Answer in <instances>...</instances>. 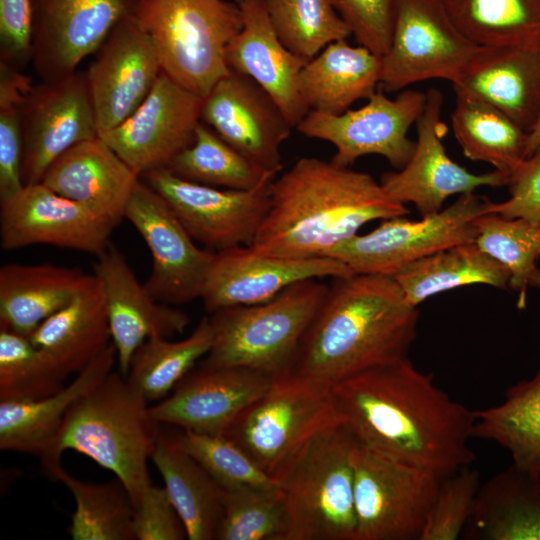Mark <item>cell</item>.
Masks as SVG:
<instances>
[{
    "label": "cell",
    "mask_w": 540,
    "mask_h": 540,
    "mask_svg": "<svg viewBox=\"0 0 540 540\" xmlns=\"http://www.w3.org/2000/svg\"><path fill=\"white\" fill-rule=\"evenodd\" d=\"M117 363L111 343L60 391L34 401H0V450L44 457L71 407L98 385Z\"/></svg>",
    "instance_id": "28"
},
{
    "label": "cell",
    "mask_w": 540,
    "mask_h": 540,
    "mask_svg": "<svg viewBox=\"0 0 540 540\" xmlns=\"http://www.w3.org/2000/svg\"><path fill=\"white\" fill-rule=\"evenodd\" d=\"M491 202L474 192L461 194L448 207L420 220L403 216L382 220L372 231L337 244L325 256L343 262L356 274L394 276L418 259L475 241L474 221L489 213Z\"/></svg>",
    "instance_id": "9"
},
{
    "label": "cell",
    "mask_w": 540,
    "mask_h": 540,
    "mask_svg": "<svg viewBox=\"0 0 540 540\" xmlns=\"http://www.w3.org/2000/svg\"><path fill=\"white\" fill-rule=\"evenodd\" d=\"M166 168L191 182L238 190L255 188L278 175L254 164L202 121L193 143Z\"/></svg>",
    "instance_id": "40"
},
{
    "label": "cell",
    "mask_w": 540,
    "mask_h": 540,
    "mask_svg": "<svg viewBox=\"0 0 540 540\" xmlns=\"http://www.w3.org/2000/svg\"><path fill=\"white\" fill-rule=\"evenodd\" d=\"M351 274L346 264L331 257L284 258L238 246L214 253L200 299L212 314L269 301L300 281Z\"/></svg>",
    "instance_id": "20"
},
{
    "label": "cell",
    "mask_w": 540,
    "mask_h": 540,
    "mask_svg": "<svg viewBox=\"0 0 540 540\" xmlns=\"http://www.w3.org/2000/svg\"><path fill=\"white\" fill-rule=\"evenodd\" d=\"M357 439L340 420L318 433L278 479L288 540H355L352 452Z\"/></svg>",
    "instance_id": "7"
},
{
    "label": "cell",
    "mask_w": 540,
    "mask_h": 540,
    "mask_svg": "<svg viewBox=\"0 0 540 540\" xmlns=\"http://www.w3.org/2000/svg\"><path fill=\"white\" fill-rule=\"evenodd\" d=\"M367 103L341 114L309 111L296 129L303 135L331 143L336 164L350 166L366 155L384 157L395 169L405 166L413 154L415 141L408 131L416 124L426 93L404 90L396 98L376 91Z\"/></svg>",
    "instance_id": "13"
},
{
    "label": "cell",
    "mask_w": 540,
    "mask_h": 540,
    "mask_svg": "<svg viewBox=\"0 0 540 540\" xmlns=\"http://www.w3.org/2000/svg\"><path fill=\"white\" fill-rule=\"evenodd\" d=\"M133 530L135 540H183L187 538L165 487L151 485L135 505Z\"/></svg>",
    "instance_id": "49"
},
{
    "label": "cell",
    "mask_w": 540,
    "mask_h": 540,
    "mask_svg": "<svg viewBox=\"0 0 540 540\" xmlns=\"http://www.w3.org/2000/svg\"><path fill=\"white\" fill-rule=\"evenodd\" d=\"M352 465L355 540H419L441 477L358 441Z\"/></svg>",
    "instance_id": "10"
},
{
    "label": "cell",
    "mask_w": 540,
    "mask_h": 540,
    "mask_svg": "<svg viewBox=\"0 0 540 540\" xmlns=\"http://www.w3.org/2000/svg\"><path fill=\"white\" fill-rule=\"evenodd\" d=\"M272 26L292 53L311 60L351 31L330 0H265Z\"/></svg>",
    "instance_id": "43"
},
{
    "label": "cell",
    "mask_w": 540,
    "mask_h": 540,
    "mask_svg": "<svg viewBox=\"0 0 540 540\" xmlns=\"http://www.w3.org/2000/svg\"><path fill=\"white\" fill-rule=\"evenodd\" d=\"M235 2L243 25L227 46V66L259 84L296 128L310 111L300 92V75L308 60L292 53L280 41L265 0Z\"/></svg>",
    "instance_id": "25"
},
{
    "label": "cell",
    "mask_w": 540,
    "mask_h": 540,
    "mask_svg": "<svg viewBox=\"0 0 540 540\" xmlns=\"http://www.w3.org/2000/svg\"><path fill=\"white\" fill-rule=\"evenodd\" d=\"M477 46L540 47V0H442Z\"/></svg>",
    "instance_id": "37"
},
{
    "label": "cell",
    "mask_w": 540,
    "mask_h": 540,
    "mask_svg": "<svg viewBox=\"0 0 540 540\" xmlns=\"http://www.w3.org/2000/svg\"><path fill=\"white\" fill-rule=\"evenodd\" d=\"M289 528L280 487L224 490L216 540H288Z\"/></svg>",
    "instance_id": "44"
},
{
    "label": "cell",
    "mask_w": 540,
    "mask_h": 540,
    "mask_svg": "<svg viewBox=\"0 0 540 540\" xmlns=\"http://www.w3.org/2000/svg\"><path fill=\"white\" fill-rule=\"evenodd\" d=\"M93 269L104 295L117 365L126 376L134 352L144 341L182 334L190 318L178 307L154 299L111 242L96 256Z\"/></svg>",
    "instance_id": "24"
},
{
    "label": "cell",
    "mask_w": 540,
    "mask_h": 540,
    "mask_svg": "<svg viewBox=\"0 0 540 540\" xmlns=\"http://www.w3.org/2000/svg\"><path fill=\"white\" fill-rule=\"evenodd\" d=\"M68 374L28 337L0 328V401H34L64 388Z\"/></svg>",
    "instance_id": "42"
},
{
    "label": "cell",
    "mask_w": 540,
    "mask_h": 540,
    "mask_svg": "<svg viewBox=\"0 0 540 540\" xmlns=\"http://www.w3.org/2000/svg\"><path fill=\"white\" fill-rule=\"evenodd\" d=\"M115 227L43 183L25 185L0 202V245L4 250L44 244L97 256L110 243Z\"/></svg>",
    "instance_id": "21"
},
{
    "label": "cell",
    "mask_w": 540,
    "mask_h": 540,
    "mask_svg": "<svg viewBox=\"0 0 540 540\" xmlns=\"http://www.w3.org/2000/svg\"><path fill=\"white\" fill-rule=\"evenodd\" d=\"M327 290L318 279H308L269 301L209 314L212 345L198 366L242 367L272 377L288 373Z\"/></svg>",
    "instance_id": "6"
},
{
    "label": "cell",
    "mask_w": 540,
    "mask_h": 540,
    "mask_svg": "<svg viewBox=\"0 0 540 540\" xmlns=\"http://www.w3.org/2000/svg\"><path fill=\"white\" fill-rule=\"evenodd\" d=\"M212 338L209 316L184 339L149 338L134 352L125 377L149 403L158 402L207 355Z\"/></svg>",
    "instance_id": "38"
},
{
    "label": "cell",
    "mask_w": 540,
    "mask_h": 540,
    "mask_svg": "<svg viewBox=\"0 0 540 540\" xmlns=\"http://www.w3.org/2000/svg\"><path fill=\"white\" fill-rule=\"evenodd\" d=\"M509 198L491 202L489 212L540 224V146L509 175Z\"/></svg>",
    "instance_id": "50"
},
{
    "label": "cell",
    "mask_w": 540,
    "mask_h": 540,
    "mask_svg": "<svg viewBox=\"0 0 540 540\" xmlns=\"http://www.w3.org/2000/svg\"><path fill=\"white\" fill-rule=\"evenodd\" d=\"M451 122L465 157L472 161L511 173L526 158L528 133L483 101L456 96Z\"/></svg>",
    "instance_id": "36"
},
{
    "label": "cell",
    "mask_w": 540,
    "mask_h": 540,
    "mask_svg": "<svg viewBox=\"0 0 540 540\" xmlns=\"http://www.w3.org/2000/svg\"><path fill=\"white\" fill-rule=\"evenodd\" d=\"M469 539L540 540V478L511 465L480 486Z\"/></svg>",
    "instance_id": "32"
},
{
    "label": "cell",
    "mask_w": 540,
    "mask_h": 540,
    "mask_svg": "<svg viewBox=\"0 0 540 540\" xmlns=\"http://www.w3.org/2000/svg\"><path fill=\"white\" fill-rule=\"evenodd\" d=\"M95 53L85 75L100 137L142 104L162 69L152 41L128 12Z\"/></svg>",
    "instance_id": "18"
},
{
    "label": "cell",
    "mask_w": 540,
    "mask_h": 540,
    "mask_svg": "<svg viewBox=\"0 0 540 540\" xmlns=\"http://www.w3.org/2000/svg\"><path fill=\"white\" fill-rule=\"evenodd\" d=\"M128 13L148 35L162 72L204 97L228 72L226 49L243 25L236 2L129 0Z\"/></svg>",
    "instance_id": "5"
},
{
    "label": "cell",
    "mask_w": 540,
    "mask_h": 540,
    "mask_svg": "<svg viewBox=\"0 0 540 540\" xmlns=\"http://www.w3.org/2000/svg\"><path fill=\"white\" fill-rule=\"evenodd\" d=\"M540 146V117L532 128L528 131L526 158L529 157Z\"/></svg>",
    "instance_id": "52"
},
{
    "label": "cell",
    "mask_w": 540,
    "mask_h": 540,
    "mask_svg": "<svg viewBox=\"0 0 540 540\" xmlns=\"http://www.w3.org/2000/svg\"><path fill=\"white\" fill-rule=\"evenodd\" d=\"M90 274L53 264L8 263L0 268V328L30 338L66 306Z\"/></svg>",
    "instance_id": "29"
},
{
    "label": "cell",
    "mask_w": 540,
    "mask_h": 540,
    "mask_svg": "<svg viewBox=\"0 0 540 540\" xmlns=\"http://www.w3.org/2000/svg\"><path fill=\"white\" fill-rule=\"evenodd\" d=\"M124 218L141 235L152 256V269L143 283L149 294L173 306L200 298L215 252L198 247L168 203L141 179Z\"/></svg>",
    "instance_id": "14"
},
{
    "label": "cell",
    "mask_w": 540,
    "mask_h": 540,
    "mask_svg": "<svg viewBox=\"0 0 540 540\" xmlns=\"http://www.w3.org/2000/svg\"><path fill=\"white\" fill-rule=\"evenodd\" d=\"M338 421L331 388L286 373L276 377L223 435L278 482L304 447Z\"/></svg>",
    "instance_id": "8"
},
{
    "label": "cell",
    "mask_w": 540,
    "mask_h": 540,
    "mask_svg": "<svg viewBox=\"0 0 540 540\" xmlns=\"http://www.w3.org/2000/svg\"><path fill=\"white\" fill-rule=\"evenodd\" d=\"M339 420L357 441L443 478L472 465L474 411L454 400L409 358L331 387Z\"/></svg>",
    "instance_id": "1"
},
{
    "label": "cell",
    "mask_w": 540,
    "mask_h": 540,
    "mask_svg": "<svg viewBox=\"0 0 540 540\" xmlns=\"http://www.w3.org/2000/svg\"><path fill=\"white\" fill-rule=\"evenodd\" d=\"M477 48L455 26L442 0H397L380 85L395 92L429 79L452 83Z\"/></svg>",
    "instance_id": "12"
},
{
    "label": "cell",
    "mask_w": 540,
    "mask_h": 540,
    "mask_svg": "<svg viewBox=\"0 0 540 540\" xmlns=\"http://www.w3.org/2000/svg\"><path fill=\"white\" fill-rule=\"evenodd\" d=\"M443 94L436 88L426 92L425 107L416 122L417 140L412 156L401 169L382 174L380 183L395 201L415 205L421 216L443 209L455 194L474 192L483 186L507 185L510 173L494 170L475 174L453 161L443 138L447 127L441 119Z\"/></svg>",
    "instance_id": "16"
},
{
    "label": "cell",
    "mask_w": 540,
    "mask_h": 540,
    "mask_svg": "<svg viewBox=\"0 0 540 540\" xmlns=\"http://www.w3.org/2000/svg\"><path fill=\"white\" fill-rule=\"evenodd\" d=\"M201 121L257 166L281 171L280 148L293 127L250 77L229 70L203 97Z\"/></svg>",
    "instance_id": "19"
},
{
    "label": "cell",
    "mask_w": 540,
    "mask_h": 540,
    "mask_svg": "<svg viewBox=\"0 0 540 540\" xmlns=\"http://www.w3.org/2000/svg\"><path fill=\"white\" fill-rule=\"evenodd\" d=\"M408 213L371 175L303 157L274 179L269 211L250 246L277 257H326L365 224Z\"/></svg>",
    "instance_id": "3"
},
{
    "label": "cell",
    "mask_w": 540,
    "mask_h": 540,
    "mask_svg": "<svg viewBox=\"0 0 540 540\" xmlns=\"http://www.w3.org/2000/svg\"><path fill=\"white\" fill-rule=\"evenodd\" d=\"M140 179L168 203L193 240L213 252L252 245L269 211L274 181L247 190L219 188L182 179L167 168Z\"/></svg>",
    "instance_id": "11"
},
{
    "label": "cell",
    "mask_w": 540,
    "mask_h": 540,
    "mask_svg": "<svg viewBox=\"0 0 540 540\" xmlns=\"http://www.w3.org/2000/svg\"><path fill=\"white\" fill-rule=\"evenodd\" d=\"M202 100L161 72L142 104L100 138L140 177L166 168L193 143Z\"/></svg>",
    "instance_id": "17"
},
{
    "label": "cell",
    "mask_w": 540,
    "mask_h": 540,
    "mask_svg": "<svg viewBox=\"0 0 540 540\" xmlns=\"http://www.w3.org/2000/svg\"><path fill=\"white\" fill-rule=\"evenodd\" d=\"M381 73L380 55L339 40L307 62L300 75V92L310 111L341 114L376 92Z\"/></svg>",
    "instance_id": "30"
},
{
    "label": "cell",
    "mask_w": 540,
    "mask_h": 540,
    "mask_svg": "<svg viewBox=\"0 0 540 540\" xmlns=\"http://www.w3.org/2000/svg\"><path fill=\"white\" fill-rule=\"evenodd\" d=\"M22 180L41 183L71 147L99 137L85 72L32 85L21 105Z\"/></svg>",
    "instance_id": "15"
},
{
    "label": "cell",
    "mask_w": 540,
    "mask_h": 540,
    "mask_svg": "<svg viewBox=\"0 0 540 540\" xmlns=\"http://www.w3.org/2000/svg\"><path fill=\"white\" fill-rule=\"evenodd\" d=\"M32 85L19 67L0 61V202L25 186L21 105Z\"/></svg>",
    "instance_id": "46"
},
{
    "label": "cell",
    "mask_w": 540,
    "mask_h": 540,
    "mask_svg": "<svg viewBox=\"0 0 540 540\" xmlns=\"http://www.w3.org/2000/svg\"><path fill=\"white\" fill-rule=\"evenodd\" d=\"M30 340L49 353L68 374L79 373L112 343L104 295L92 274L62 309L50 316Z\"/></svg>",
    "instance_id": "31"
},
{
    "label": "cell",
    "mask_w": 540,
    "mask_h": 540,
    "mask_svg": "<svg viewBox=\"0 0 540 540\" xmlns=\"http://www.w3.org/2000/svg\"><path fill=\"white\" fill-rule=\"evenodd\" d=\"M151 461L181 518L189 540H216L224 489L161 432Z\"/></svg>",
    "instance_id": "33"
},
{
    "label": "cell",
    "mask_w": 540,
    "mask_h": 540,
    "mask_svg": "<svg viewBox=\"0 0 540 540\" xmlns=\"http://www.w3.org/2000/svg\"><path fill=\"white\" fill-rule=\"evenodd\" d=\"M474 415L473 438L497 443L513 466L540 478V369L507 389L500 404Z\"/></svg>",
    "instance_id": "34"
},
{
    "label": "cell",
    "mask_w": 540,
    "mask_h": 540,
    "mask_svg": "<svg viewBox=\"0 0 540 540\" xmlns=\"http://www.w3.org/2000/svg\"><path fill=\"white\" fill-rule=\"evenodd\" d=\"M148 404L120 371H111L69 410L41 458L45 473L61 466L64 451L73 450L114 473L135 506L152 485L148 462L161 434Z\"/></svg>",
    "instance_id": "4"
},
{
    "label": "cell",
    "mask_w": 540,
    "mask_h": 540,
    "mask_svg": "<svg viewBox=\"0 0 540 540\" xmlns=\"http://www.w3.org/2000/svg\"><path fill=\"white\" fill-rule=\"evenodd\" d=\"M480 486V472L471 465L441 478L419 540L458 539L472 515Z\"/></svg>",
    "instance_id": "47"
},
{
    "label": "cell",
    "mask_w": 540,
    "mask_h": 540,
    "mask_svg": "<svg viewBox=\"0 0 540 540\" xmlns=\"http://www.w3.org/2000/svg\"><path fill=\"white\" fill-rule=\"evenodd\" d=\"M474 224L475 242L507 268L508 287L517 293V307L523 309L527 291L540 288V224L492 212L479 216Z\"/></svg>",
    "instance_id": "41"
},
{
    "label": "cell",
    "mask_w": 540,
    "mask_h": 540,
    "mask_svg": "<svg viewBox=\"0 0 540 540\" xmlns=\"http://www.w3.org/2000/svg\"><path fill=\"white\" fill-rule=\"evenodd\" d=\"M165 436L200 464L226 491L279 487L275 479L264 473L236 443L224 435L182 429Z\"/></svg>",
    "instance_id": "45"
},
{
    "label": "cell",
    "mask_w": 540,
    "mask_h": 540,
    "mask_svg": "<svg viewBox=\"0 0 540 540\" xmlns=\"http://www.w3.org/2000/svg\"><path fill=\"white\" fill-rule=\"evenodd\" d=\"M452 85L528 133L540 117V47L478 46Z\"/></svg>",
    "instance_id": "26"
},
{
    "label": "cell",
    "mask_w": 540,
    "mask_h": 540,
    "mask_svg": "<svg viewBox=\"0 0 540 540\" xmlns=\"http://www.w3.org/2000/svg\"><path fill=\"white\" fill-rule=\"evenodd\" d=\"M392 277L408 302L417 307L436 294L471 284L506 289L510 274L503 264L471 241L418 259Z\"/></svg>",
    "instance_id": "35"
},
{
    "label": "cell",
    "mask_w": 540,
    "mask_h": 540,
    "mask_svg": "<svg viewBox=\"0 0 540 540\" xmlns=\"http://www.w3.org/2000/svg\"><path fill=\"white\" fill-rule=\"evenodd\" d=\"M418 320L417 307L392 276L333 278L288 373L331 388L370 368L408 358Z\"/></svg>",
    "instance_id": "2"
},
{
    "label": "cell",
    "mask_w": 540,
    "mask_h": 540,
    "mask_svg": "<svg viewBox=\"0 0 540 540\" xmlns=\"http://www.w3.org/2000/svg\"><path fill=\"white\" fill-rule=\"evenodd\" d=\"M139 180L140 176L98 137L63 153L41 183L117 226Z\"/></svg>",
    "instance_id": "27"
},
{
    "label": "cell",
    "mask_w": 540,
    "mask_h": 540,
    "mask_svg": "<svg viewBox=\"0 0 540 540\" xmlns=\"http://www.w3.org/2000/svg\"><path fill=\"white\" fill-rule=\"evenodd\" d=\"M31 0H0V61L20 68L32 58Z\"/></svg>",
    "instance_id": "51"
},
{
    "label": "cell",
    "mask_w": 540,
    "mask_h": 540,
    "mask_svg": "<svg viewBox=\"0 0 540 540\" xmlns=\"http://www.w3.org/2000/svg\"><path fill=\"white\" fill-rule=\"evenodd\" d=\"M31 3V62L42 81L75 73L129 10V0H31Z\"/></svg>",
    "instance_id": "22"
},
{
    "label": "cell",
    "mask_w": 540,
    "mask_h": 540,
    "mask_svg": "<svg viewBox=\"0 0 540 540\" xmlns=\"http://www.w3.org/2000/svg\"><path fill=\"white\" fill-rule=\"evenodd\" d=\"M275 378L248 368L197 365L169 396L150 406V413L159 424L223 435Z\"/></svg>",
    "instance_id": "23"
},
{
    "label": "cell",
    "mask_w": 540,
    "mask_h": 540,
    "mask_svg": "<svg viewBox=\"0 0 540 540\" xmlns=\"http://www.w3.org/2000/svg\"><path fill=\"white\" fill-rule=\"evenodd\" d=\"M49 477L63 483L75 501L67 530L73 540H135V506L118 478L103 483L87 482L67 473L62 465Z\"/></svg>",
    "instance_id": "39"
},
{
    "label": "cell",
    "mask_w": 540,
    "mask_h": 540,
    "mask_svg": "<svg viewBox=\"0 0 540 540\" xmlns=\"http://www.w3.org/2000/svg\"><path fill=\"white\" fill-rule=\"evenodd\" d=\"M359 45L377 55L389 48L397 0H330Z\"/></svg>",
    "instance_id": "48"
}]
</instances>
